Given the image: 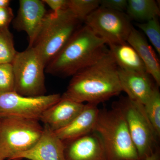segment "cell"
Masks as SVG:
<instances>
[{
    "instance_id": "1",
    "label": "cell",
    "mask_w": 160,
    "mask_h": 160,
    "mask_svg": "<svg viewBox=\"0 0 160 160\" xmlns=\"http://www.w3.org/2000/svg\"><path fill=\"white\" fill-rule=\"evenodd\" d=\"M118 70L109 49L96 62L72 76L62 96L78 102L98 105L122 92Z\"/></svg>"
},
{
    "instance_id": "2",
    "label": "cell",
    "mask_w": 160,
    "mask_h": 160,
    "mask_svg": "<svg viewBox=\"0 0 160 160\" xmlns=\"http://www.w3.org/2000/svg\"><path fill=\"white\" fill-rule=\"evenodd\" d=\"M107 46L85 24L49 62L45 71L62 77L72 76L102 57L109 50Z\"/></svg>"
},
{
    "instance_id": "3",
    "label": "cell",
    "mask_w": 160,
    "mask_h": 160,
    "mask_svg": "<svg viewBox=\"0 0 160 160\" xmlns=\"http://www.w3.org/2000/svg\"><path fill=\"white\" fill-rule=\"evenodd\" d=\"M93 132L102 141L109 160H140L124 114L115 104L100 110Z\"/></svg>"
},
{
    "instance_id": "4",
    "label": "cell",
    "mask_w": 160,
    "mask_h": 160,
    "mask_svg": "<svg viewBox=\"0 0 160 160\" xmlns=\"http://www.w3.org/2000/svg\"><path fill=\"white\" fill-rule=\"evenodd\" d=\"M82 22L69 9L47 12L32 45L45 66L58 53Z\"/></svg>"
},
{
    "instance_id": "5",
    "label": "cell",
    "mask_w": 160,
    "mask_h": 160,
    "mask_svg": "<svg viewBox=\"0 0 160 160\" xmlns=\"http://www.w3.org/2000/svg\"><path fill=\"white\" fill-rule=\"evenodd\" d=\"M43 129L37 120L0 118V160H12L17 155L31 149Z\"/></svg>"
},
{
    "instance_id": "6",
    "label": "cell",
    "mask_w": 160,
    "mask_h": 160,
    "mask_svg": "<svg viewBox=\"0 0 160 160\" xmlns=\"http://www.w3.org/2000/svg\"><path fill=\"white\" fill-rule=\"evenodd\" d=\"M15 79V92L24 96L46 95V66L32 47L18 52L12 62Z\"/></svg>"
},
{
    "instance_id": "7",
    "label": "cell",
    "mask_w": 160,
    "mask_h": 160,
    "mask_svg": "<svg viewBox=\"0 0 160 160\" xmlns=\"http://www.w3.org/2000/svg\"><path fill=\"white\" fill-rule=\"evenodd\" d=\"M115 103L124 114L140 160H144L155 151V145L158 138L145 113L144 106L127 97Z\"/></svg>"
},
{
    "instance_id": "8",
    "label": "cell",
    "mask_w": 160,
    "mask_h": 160,
    "mask_svg": "<svg viewBox=\"0 0 160 160\" xmlns=\"http://www.w3.org/2000/svg\"><path fill=\"white\" fill-rule=\"evenodd\" d=\"M60 94L24 96L15 92L0 94V118H15L37 120L61 99Z\"/></svg>"
},
{
    "instance_id": "9",
    "label": "cell",
    "mask_w": 160,
    "mask_h": 160,
    "mask_svg": "<svg viewBox=\"0 0 160 160\" xmlns=\"http://www.w3.org/2000/svg\"><path fill=\"white\" fill-rule=\"evenodd\" d=\"M84 22L107 45L126 42L133 28L125 12L100 7L88 16Z\"/></svg>"
},
{
    "instance_id": "10",
    "label": "cell",
    "mask_w": 160,
    "mask_h": 160,
    "mask_svg": "<svg viewBox=\"0 0 160 160\" xmlns=\"http://www.w3.org/2000/svg\"><path fill=\"white\" fill-rule=\"evenodd\" d=\"M65 144L47 125H44L42 134L31 149L17 155L12 160H65Z\"/></svg>"
},
{
    "instance_id": "11",
    "label": "cell",
    "mask_w": 160,
    "mask_h": 160,
    "mask_svg": "<svg viewBox=\"0 0 160 160\" xmlns=\"http://www.w3.org/2000/svg\"><path fill=\"white\" fill-rule=\"evenodd\" d=\"M47 13L45 4L40 0H20L17 15L13 21L14 28L24 31L30 46L34 42Z\"/></svg>"
},
{
    "instance_id": "12",
    "label": "cell",
    "mask_w": 160,
    "mask_h": 160,
    "mask_svg": "<svg viewBox=\"0 0 160 160\" xmlns=\"http://www.w3.org/2000/svg\"><path fill=\"white\" fill-rule=\"evenodd\" d=\"M65 144V160H109L99 136L90 132Z\"/></svg>"
},
{
    "instance_id": "13",
    "label": "cell",
    "mask_w": 160,
    "mask_h": 160,
    "mask_svg": "<svg viewBox=\"0 0 160 160\" xmlns=\"http://www.w3.org/2000/svg\"><path fill=\"white\" fill-rule=\"evenodd\" d=\"M119 80L122 92L127 97L144 105L156 86L147 72L127 71L118 68Z\"/></svg>"
},
{
    "instance_id": "14",
    "label": "cell",
    "mask_w": 160,
    "mask_h": 160,
    "mask_svg": "<svg viewBox=\"0 0 160 160\" xmlns=\"http://www.w3.org/2000/svg\"><path fill=\"white\" fill-rule=\"evenodd\" d=\"M85 104L62 95L58 102L43 113L40 121L55 132L66 127L83 110Z\"/></svg>"
},
{
    "instance_id": "15",
    "label": "cell",
    "mask_w": 160,
    "mask_h": 160,
    "mask_svg": "<svg viewBox=\"0 0 160 160\" xmlns=\"http://www.w3.org/2000/svg\"><path fill=\"white\" fill-rule=\"evenodd\" d=\"M99 111L97 105L87 103L71 123L54 132L64 143L89 134L94 130Z\"/></svg>"
},
{
    "instance_id": "16",
    "label": "cell",
    "mask_w": 160,
    "mask_h": 160,
    "mask_svg": "<svg viewBox=\"0 0 160 160\" xmlns=\"http://www.w3.org/2000/svg\"><path fill=\"white\" fill-rule=\"evenodd\" d=\"M127 42L135 49L144 63L146 71L151 76L156 85L159 86V61L146 38L133 27L127 39Z\"/></svg>"
},
{
    "instance_id": "17",
    "label": "cell",
    "mask_w": 160,
    "mask_h": 160,
    "mask_svg": "<svg viewBox=\"0 0 160 160\" xmlns=\"http://www.w3.org/2000/svg\"><path fill=\"white\" fill-rule=\"evenodd\" d=\"M107 46L120 69L127 71L147 72L138 52L127 42Z\"/></svg>"
},
{
    "instance_id": "18",
    "label": "cell",
    "mask_w": 160,
    "mask_h": 160,
    "mask_svg": "<svg viewBox=\"0 0 160 160\" xmlns=\"http://www.w3.org/2000/svg\"><path fill=\"white\" fill-rule=\"evenodd\" d=\"M126 13L130 20L146 22L158 18L160 10L154 0H128Z\"/></svg>"
},
{
    "instance_id": "19",
    "label": "cell",
    "mask_w": 160,
    "mask_h": 160,
    "mask_svg": "<svg viewBox=\"0 0 160 160\" xmlns=\"http://www.w3.org/2000/svg\"><path fill=\"white\" fill-rule=\"evenodd\" d=\"M145 113L158 138L160 135V93L158 86L153 89L148 99L143 105Z\"/></svg>"
},
{
    "instance_id": "20",
    "label": "cell",
    "mask_w": 160,
    "mask_h": 160,
    "mask_svg": "<svg viewBox=\"0 0 160 160\" xmlns=\"http://www.w3.org/2000/svg\"><path fill=\"white\" fill-rule=\"evenodd\" d=\"M17 52L9 27L0 28V64L12 63Z\"/></svg>"
},
{
    "instance_id": "21",
    "label": "cell",
    "mask_w": 160,
    "mask_h": 160,
    "mask_svg": "<svg viewBox=\"0 0 160 160\" xmlns=\"http://www.w3.org/2000/svg\"><path fill=\"white\" fill-rule=\"evenodd\" d=\"M100 7V0H68L67 9L81 22Z\"/></svg>"
},
{
    "instance_id": "22",
    "label": "cell",
    "mask_w": 160,
    "mask_h": 160,
    "mask_svg": "<svg viewBox=\"0 0 160 160\" xmlns=\"http://www.w3.org/2000/svg\"><path fill=\"white\" fill-rule=\"evenodd\" d=\"M137 26L144 32L152 46L160 54V25L158 18L145 22L138 23Z\"/></svg>"
},
{
    "instance_id": "23",
    "label": "cell",
    "mask_w": 160,
    "mask_h": 160,
    "mask_svg": "<svg viewBox=\"0 0 160 160\" xmlns=\"http://www.w3.org/2000/svg\"><path fill=\"white\" fill-rule=\"evenodd\" d=\"M15 92V79L12 63L0 64V94Z\"/></svg>"
},
{
    "instance_id": "24",
    "label": "cell",
    "mask_w": 160,
    "mask_h": 160,
    "mask_svg": "<svg viewBox=\"0 0 160 160\" xmlns=\"http://www.w3.org/2000/svg\"><path fill=\"white\" fill-rule=\"evenodd\" d=\"M127 0H100V7L113 11L124 12L126 11Z\"/></svg>"
},
{
    "instance_id": "25",
    "label": "cell",
    "mask_w": 160,
    "mask_h": 160,
    "mask_svg": "<svg viewBox=\"0 0 160 160\" xmlns=\"http://www.w3.org/2000/svg\"><path fill=\"white\" fill-rule=\"evenodd\" d=\"M13 18V11L9 6L0 8V28L9 27Z\"/></svg>"
},
{
    "instance_id": "26",
    "label": "cell",
    "mask_w": 160,
    "mask_h": 160,
    "mask_svg": "<svg viewBox=\"0 0 160 160\" xmlns=\"http://www.w3.org/2000/svg\"><path fill=\"white\" fill-rule=\"evenodd\" d=\"M53 12H58L67 9L68 0H43Z\"/></svg>"
},
{
    "instance_id": "27",
    "label": "cell",
    "mask_w": 160,
    "mask_h": 160,
    "mask_svg": "<svg viewBox=\"0 0 160 160\" xmlns=\"http://www.w3.org/2000/svg\"><path fill=\"white\" fill-rule=\"evenodd\" d=\"M144 160H160L159 152L156 150L152 154L146 157Z\"/></svg>"
},
{
    "instance_id": "28",
    "label": "cell",
    "mask_w": 160,
    "mask_h": 160,
    "mask_svg": "<svg viewBox=\"0 0 160 160\" xmlns=\"http://www.w3.org/2000/svg\"><path fill=\"white\" fill-rule=\"evenodd\" d=\"M10 3L9 0H0V8L9 7Z\"/></svg>"
},
{
    "instance_id": "29",
    "label": "cell",
    "mask_w": 160,
    "mask_h": 160,
    "mask_svg": "<svg viewBox=\"0 0 160 160\" xmlns=\"http://www.w3.org/2000/svg\"></svg>"
}]
</instances>
